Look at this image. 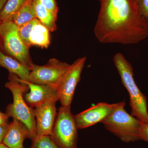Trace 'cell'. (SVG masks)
<instances>
[{
  "label": "cell",
  "mask_w": 148,
  "mask_h": 148,
  "mask_svg": "<svg viewBox=\"0 0 148 148\" xmlns=\"http://www.w3.org/2000/svg\"><path fill=\"white\" fill-rule=\"evenodd\" d=\"M101 8L94 29L103 43L135 44L148 37V21L135 0H99Z\"/></svg>",
  "instance_id": "6da1fadb"
},
{
  "label": "cell",
  "mask_w": 148,
  "mask_h": 148,
  "mask_svg": "<svg viewBox=\"0 0 148 148\" xmlns=\"http://www.w3.org/2000/svg\"><path fill=\"white\" fill-rule=\"evenodd\" d=\"M113 61L122 83L129 93L131 115L139 120L140 122L148 124L147 97L140 91L135 82L132 65L121 53H116Z\"/></svg>",
  "instance_id": "7a4b0ae2"
},
{
  "label": "cell",
  "mask_w": 148,
  "mask_h": 148,
  "mask_svg": "<svg viewBox=\"0 0 148 148\" xmlns=\"http://www.w3.org/2000/svg\"><path fill=\"white\" fill-rule=\"evenodd\" d=\"M9 82L5 84L13 95V103L7 106L6 114L25 125L30 132L32 140L36 136V121L34 110L28 106L23 95L28 92L29 87L14 74L9 73Z\"/></svg>",
  "instance_id": "3957f363"
},
{
  "label": "cell",
  "mask_w": 148,
  "mask_h": 148,
  "mask_svg": "<svg viewBox=\"0 0 148 148\" xmlns=\"http://www.w3.org/2000/svg\"><path fill=\"white\" fill-rule=\"evenodd\" d=\"M125 103H117L116 107L109 115L102 121L104 126L124 143L140 140L139 120L129 114L125 109Z\"/></svg>",
  "instance_id": "277c9868"
},
{
  "label": "cell",
  "mask_w": 148,
  "mask_h": 148,
  "mask_svg": "<svg viewBox=\"0 0 148 148\" xmlns=\"http://www.w3.org/2000/svg\"><path fill=\"white\" fill-rule=\"evenodd\" d=\"M29 49L21 39L16 24L12 21L0 23V50L31 70L34 64Z\"/></svg>",
  "instance_id": "5b68a950"
},
{
  "label": "cell",
  "mask_w": 148,
  "mask_h": 148,
  "mask_svg": "<svg viewBox=\"0 0 148 148\" xmlns=\"http://www.w3.org/2000/svg\"><path fill=\"white\" fill-rule=\"evenodd\" d=\"M77 126L71 106H62L57 114L51 137L59 148H77Z\"/></svg>",
  "instance_id": "8992f818"
},
{
  "label": "cell",
  "mask_w": 148,
  "mask_h": 148,
  "mask_svg": "<svg viewBox=\"0 0 148 148\" xmlns=\"http://www.w3.org/2000/svg\"><path fill=\"white\" fill-rule=\"evenodd\" d=\"M71 65L51 58L43 66L34 65L30 74V82L57 88L64 74Z\"/></svg>",
  "instance_id": "52a82bcc"
},
{
  "label": "cell",
  "mask_w": 148,
  "mask_h": 148,
  "mask_svg": "<svg viewBox=\"0 0 148 148\" xmlns=\"http://www.w3.org/2000/svg\"><path fill=\"white\" fill-rule=\"evenodd\" d=\"M86 60L85 56L77 59L71 65L61 79L57 90L58 100L62 106H71Z\"/></svg>",
  "instance_id": "ba28073f"
},
{
  "label": "cell",
  "mask_w": 148,
  "mask_h": 148,
  "mask_svg": "<svg viewBox=\"0 0 148 148\" xmlns=\"http://www.w3.org/2000/svg\"><path fill=\"white\" fill-rule=\"evenodd\" d=\"M57 100H51L34 108L36 136H51L56 120V103Z\"/></svg>",
  "instance_id": "9c48e42d"
},
{
  "label": "cell",
  "mask_w": 148,
  "mask_h": 148,
  "mask_svg": "<svg viewBox=\"0 0 148 148\" xmlns=\"http://www.w3.org/2000/svg\"><path fill=\"white\" fill-rule=\"evenodd\" d=\"M116 105L117 103H99L74 116L78 128L84 129L102 122L114 110Z\"/></svg>",
  "instance_id": "30bf717a"
},
{
  "label": "cell",
  "mask_w": 148,
  "mask_h": 148,
  "mask_svg": "<svg viewBox=\"0 0 148 148\" xmlns=\"http://www.w3.org/2000/svg\"><path fill=\"white\" fill-rule=\"evenodd\" d=\"M20 80L29 86L30 91L25 94L24 99L28 106L31 108H35L49 100L58 101L57 88Z\"/></svg>",
  "instance_id": "8fae6325"
},
{
  "label": "cell",
  "mask_w": 148,
  "mask_h": 148,
  "mask_svg": "<svg viewBox=\"0 0 148 148\" xmlns=\"http://www.w3.org/2000/svg\"><path fill=\"white\" fill-rule=\"evenodd\" d=\"M27 138L32 140V135L27 126L21 122L13 119L8 124L3 143L9 148H23V143Z\"/></svg>",
  "instance_id": "7c38bea8"
},
{
  "label": "cell",
  "mask_w": 148,
  "mask_h": 148,
  "mask_svg": "<svg viewBox=\"0 0 148 148\" xmlns=\"http://www.w3.org/2000/svg\"><path fill=\"white\" fill-rule=\"evenodd\" d=\"M0 66L5 68L9 73L14 74L20 79L30 81V69L16 59L3 53L1 50Z\"/></svg>",
  "instance_id": "4fadbf2b"
},
{
  "label": "cell",
  "mask_w": 148,
  "mask_h": 148,
  "mask_svg": "<svg viewBox=\"0 0 148 148\" xmlns=\"http://www.w3.org/2000/svg\"><path fill=\"white\" fill-rule=\"evenodd\" d=\"M49 30L37 18L29 38L30 46L47 48L50 43Z\"/></svg>",
  "instance_id": "5bb4252c"
},
{
  "label": "cell",
  "mask_w": 148,
  "mask_h": 148,
  "mask_svg": "<svg viewBox=\"0 0 148 148\" xmlns=\"http://www.w3.org/2000/svg\"><path fill=\"white\" fill-rule=\"evenodd\" d=\"M33 5L36 18L47 27L50 32L55 31L56 29L57 17L44 7L38 0H34Z\"/></svg>",
  "instance_id": "9a60e30c"
},
{
  "label": "cell",
  "mask_w": 148,
  "mask_h": 148,
  "mask_svg": "<svg viewBox=\"0 0 148 148\" xmlns=\"http://www.w3.org/2000/svg\"><path fill=\"white\" fill-rule=\"evenodd\" d=\"M33 1L34 0H27L14 16L12 21L17 27L36 18Z\"/></svg>",
  "instance_id": "2e32d148"
},
{
  "label": "cell",
  "mask_w": 148,
  "mask_h": 148,
  "mask_svg": "<svg viewBox=\"0 0 148 148\" xmlns=\"http://www.w3.org/2000/svg\"><path fill=\"white\" fill-rule=\"evenodd\" d=\"M26 1L7 0L0 14L1 21H12L14 16Z\"/></svg>",
  "instance_id": "e0dca14e"
},
{
  "label": "cell",
  "mask_w": 148,
  "mask_h": 148,
  "mask_svg": "<svg viewBox=\"0 0 148 148\" xmlns=\"http://www.w3.org/2000/svg\"><path fill=\"white\" fill-rule=\"evenodd\" d=\"M31 148H59L50 135L36 136L32 140Z\"/></svg>",
  "instance_id": "ac0fdd59"
},
{
  "label": "cell",
  "mask_w": 148,
  "mask_h": 148,
  "mask_svg": "<svg viewBox=\"0 0 148 148\" xmlns=\"http://www.w3.org/2000/svg\"><path fill=\"white\" fill-rule=\"evenodd\" d=\"M36 18H35L32 21L18 27V34L21 39L23 41L25 45L29 49L31 47L29 42V38Z\"/></svg>",
  "instance_id": "d6986e66"
},
{
  "label": "cell",
  "mask_w": 148,
  "mask_h": 148,
  "mask_svg": "<svg viewBox=\"0 0 148 148\" xmlns=\"http://www.w3.org/2000/svg\"><path fill=\"white\" fill-rule=\"evenodd\" d=\"M38 1L44 7L53 14L56 17H57L58 8L57 3L55 0H38Z\"/></svg>",
  "instance_id": "ffe728a7"
},
{
  "label": "cell",
  "mask_w": 148,
  "mask_h": 148,
  "mask_svg": "<svg viewBox=\"0 0 148 148\" xmlns=\"http://www.w3.org/2000/svg\"><path fill=\"white\" fill-rule=\"evenodd\" d=\"M140 13L144 17L148 18V0H138L137 2Z\"/></svg>",
  "instance_id": "44dd1931"
},
{
  "label": "cell",
  "mask_w": 148,
  "mask_h": 148,
  "mask_svg": "<svg viewBox=\"0 0 148 148\" xmlns=\"http://www.w3.org/2000/svg\"><path fill=\"white\" fill-rule=\"evenodd\" d=\"M139 135L140 140L148 143V124L140 123Z\"/></svg>",
  "instance_id": "7402d4cb"
},
{
  "label": "cell",
  "mask_w": 148,
  "mask_h": 148,
  "mask_svg": "<svg viewBox=\"0 0 148 148\" xmlns=\"http://www.w3.org/2000/svg\"><path fill=\"white\" fill-rule=\"evenodd\" d=\"M8 123L0 124V144L3 143V140L8 129Z\"/></svg>",
  "instance_id": "603a6c76"
},
{
  "label": "cell",
  "mask_w": 148,
  "mask_h": 148,
  "mask_svg": "<svg viewBox=\"0 0 148 148\" xmlns=\"http://www.w3.org/2000/svg\"><path fill=\"white\" fill-rule=\"evenodd\" d=\"M9 117L6 113L0 112V124L8 123Z\"/></svg>",
  "instance_id": "cb8c5ba5"
},
{
  "label": "cell",
  "mask_w": 148,
  "mask_h": 148,
  "mask_svg": "<svg viewBox=\"0 0 148 148\" xmlns=\"http://www.w3.org/2000/svg\"><path fill=\"white\" fill-rule=\"evenodd\" d=\"M7 1V0H0V14H1V12L3 7L4 5L5 4ZM1 22V21L0 20V23Z\"/></svg>",
  "instance_id": "d4e9b609"
},
{
  "label": "cell",
  "mask_w": 148,
  "mask_h": 148,
  "mask_svg": "<svg viewBox=\"0 0 148 148\" xmlns=\"http://www.w3.org/2000/svg\"><path fill=\"white\" fill-rule=\"evenodd\" d=\"M0 148H9L4 143H2L0 144Z\"/></svg>",
  "instance_id": "484cf974"
},
{
  "label": "cell",
  "mask_w": 148,
  "mask_h": 148,
  "mask_svg": "<svg viewBox=\"0 0 148 148\" xmlns=\"http://www.w3.org/2000/svg\"><path fill=\"white\" fill-rule=\"evenodd\" d=\"M135 1H136V2H137V1H138V0H135Z\"/></svg>",
  "instance_id": "4316f807"
},
{
  "label": "cell",
  "mask_w": 148,
  "mask_h": 148,
  "mask_svg": "<svg viewBox=\"0 0 148 148\" xmlns=\"http://www.w3.org/2000/svg\"><path fill=\"white\" fill-rule=\"evenodd\" d=\"M147 20H148V18H147Z\"/></svg>",
  "instance_id": "83f0119b"
}]
</instances>
